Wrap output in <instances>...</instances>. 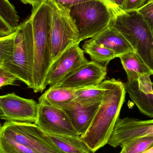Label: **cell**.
<instances>
[{"label": "cell", "mask_w": 153, "mask_h": 153, "mask_svg": "<svg viewBox=\"0 0 153 153\" xmlns=\"http://www.w3.org/2000/svg\"><path fill=\"white\" fill-rule=\"evenodd\" d=\"M24 4H29L32 7V12L37 10L46 0H20Z\"/></svg>", "instance_id": "4dcf8cb0"}, {"label": "cell", "mask_w": 153, "mask_h": 153, "mask_svg": "<svg viewBox=\"0 0 153 153\" xmlns=\"http://www.w3.org/2000/svg\"><path fill=\"white\" fill-rule=\"evenodd\" d=\"M15 31L0 38V67L12 60L15 46Z\"/></svg>", "instance_id": "7402d4cb"}, {"label": "cell", "mask_w": 153, "mask_h": 153, "mask_svg": "<svg viewBox=\"0 0 153 153\" xmlns=\"http://www.w3.org/2000/svg\"><path fill=\"white\" fill-rule=\"evenodd\" d=\"M46 2L49 10V23L53 63L67 48L80 44L79 34L69 8L55 0H46Z\"/></svg>", "instance_id": "5b68a950"}, {"label": "cell", "mask_w": 153, "mask_h": 153, "mask_svg": "<svg viewBox=\"0 0 153 153\" xmlns=\"http://www.w3.org/2000/svg\"><path fill=\"white\" fill-rule=\"evenodd\" d=\"M15 31L4 20L0 18V38L9 36Z\"/></svg>", "instance_id": "f1b7e54d"}, {"label": "cell", "mask_w": 153, "mask_h": 153, "mask_svg": "<svg viewBox=\"0 0 153 153\" xmlns=\"http://www.w3.org/2000/svg\"><path fill=\"white\" fill-rule=\"evenodd\" d=\"M110 27L120 32L153 73V34L137 10H120L113 13Z\"/></svg>", "instance_id": "3957f363"}, {"label": "cell", "mask_w": 153, "mask_h": 153, "mask_svg": "<svg viewBox=\"0 0 153 153\" xmlns=\"http://www.w3.org/2000/svg\"><path fill=\"white\" fill-rule=\"evenodd\" d=\"M0 136L39 153H63L35 123L6 121L1 126Z\"/></svg>", "instance_id": "52a82bcc"}, {"label": "cell", "mask_w": 153, "mask_h": 153, "mask_svg": "<svg viewBox=\"0 0 153 153\" xmlns=\"http://www.w3.org/2000/svg\"><path fill=\"white\" fill-rule=\"evenodd\" d=\"M39 103L32 99H25L14 93L0 97V118L12 122L36 123Z\"/></svg>", "instance_id": "ba28073f"}, {"label": "cell", "mask_w": 153, "mask_h": 153, "mask_svg": "<svg viewBox=\"0 0 153 153\" xmlns=\"http://www.w3.org/2000/svg\"><path fill=\"white\" fill-rule=\"evenodd\" d=\"M0 18L4 20L15 30L19 26V15L15 7L9 0H0Z\"/></svg>", "instance_id": "603a6c76"}, {"label": "cell", "mask_w": 153, "mask_h": 153, "mask_svg": "<svg viewBox=\"0 0 153 153\" xmlns=\"http://www.w3.org/2000/svg\"><path fill=\"white\" fill-rule=\"evenodd\" d=\"M153 2V0H148L147 3Z\"/></svg>", "instance_id": "e575fe53"}, {"label": "cell", "mask_w": 153, "mask_h": 153, "mask_svg": "<svg viewBox=\"0 0 153 153\" xmlns=\"http://www.w3.org/2000/svg\"><path fill=\"white\" fill-rule=\"evenodd\" d=\"M29 19L32 24L34 39L33 90L35 93L42 92L46 89L45 80L53 63L49 23V10L46 0L37 10L31 12Z\"/></svg>", "instance_id": "7a4b0ae2"}, {"label": "cell", "mask_w": 153, "mask_h": 153, "mask_svg": "<svg viewBox=\"0 0 153 153\" xmlns=\"http://www.w3.org/2000/svg\"><path fill=\"white\" fill-rule=\"evenodd\" d=\"M101 102L82 105L72 101L61 107L69 117L75 130L81 137L90 128Z\"/></svg>", "instance_id": "4fadbf2b"}, {"label": "cell", "mask_w": 153, "mask_h": 153, "mask_svg": "<svg viewBox=\"0 0 153 153\" xmlns=\"http://www.w3.org/2000/svg\"><path fill=\"white\" fill-rule=\"evenodd\" d=\"M148 0H125L122 10L125 11L138 10L147 3Z\"/></svg>", "instance_id": "484cf974"}, {"label": "cell", "mask_w": 153, "mask_h": 153, "mask_svg": "<svg viewBox=\"0 0 153 153\" xmlns=\"http://www.w3.org/2000/svg\"><path fill=\"white\" fill-rule=\"evenodd\" d=\"M82 48L84 53L89 55L92 61L106 66L111 60L116 58L114 52L95 43L91 39L84 42Z\"/></svg>", "instance_id": "d6986e66"}, {"label": "cell", "mask_w": 153, "mask_h": 153, "mask_svg": "<svg viewBox=\"0 0 153 153\" xmlns=\"http://www.w3.org/2000/svg\"><path fill=\"white\" fill-rule=\"evenodd\" d=\"M138 86L141 91L146 94H153L152 85L150 76L142 75L138 79Z\"/></svg>", "instance_id": "4316f807"}, {"label": "cell", "mask_w": 153, "mask_h": 153, "mask_svg": "<svg viewBox=\"0 0 153 153\" xmlns=\"http://www.w3.org/2000/svg\"><path fill=\"white\" fill-rule=\"evenodd\" d=\"M69 9L78 28L80 43L105 30L113 19V12L103 0H90Z\"/></svg>", "instance_id": "8992f818"}, {"label": "cell", "mask_w": 153, "mask_h": 153, "mask_svg": "<svg viewBox=\"0 0 153 153\" xmlns=\"http://www.w3.org/2000/svg\"><path fill=\"white\" fill-rule=\"evenodd\" d=\"M0 153H39L0 136Z\"/></svg>", "instance_id": "cb8c5ba5"}, {"label": "cell", "mask_w": 153, "mask_h": 153, "mask_svg": "<svg viewBox=\"0 0 153 153\" xmlns=\"http://www.w3.org/2000/svg\"><path fill=\"white\" fill-rule=\"evenodd\" d=\"M91 39L95 43L114 52L116 58H119L126 54L134 52L125 37L110 26Z\"/></svg>", "instance_id": "5bb4252c"}, {"label": "cell", "mask_w": 153, "mask_h": 153, "mask_svg": "<svg viewBox=\"0 0 153 153\" xmlns=\"http://www.w3.org/2000/svg\"><path fill=\"white\" fill-rule=\"evenodd\" d=\"M107 74V66L94 61H89L55 86L75 89L96 86L104 81Z\"/></svg>", "instance_id": "8fae6325"}, {"label": "cell", "mask_w": 153, "mask_h": 153, "mask_svg": "<svg viewBox=\"0 0 153 153\" xmlns=\"http://www.w3.org/2000/svg\"><path fill=\"white\" fill-rule=\"evenodd\" d=\"M47 134L63 153H93L81 137Z\"/></svg>", "instance_id": "ac0fdd59"}, {"label": "cell", "mask_w": 153, "mask_h": 153, "mask_svg": "<svg viewBox=\"0 0 153 153\" xmlns=\"http://www.w3.org/2000/svg\"><path fill=\"white\" fill-rule=\"evenodd\" d=\"M105 81L106 90L99 108L87 133L81 137L93 153L108 143L125 98L124 83L115 78Z\"/></svg>", "instance_id": "6da1fadb"}, {"label": "cell", "mask_w": 153, "mask_h": 153, "mask_svg": "<svg viewBox=\"0 0 153 153\" xmlns=\"http://www.w3.org/2000/svg\"><path fill=\"white\" fill-rule=\"evenodd\" d=\"M83 49L77 43L67 48L54 62L48 73L44 86L54 87L80 66L89 62Z\"/></svg>", "instance_id": "9c48e42d"}, {"label": "cell", "mask_w": 153, "mask_h": 153, "mask_svg": "<svg viewBox=\"0 0 153 153\" xmlns=\"http://www.w3.org/2000/svg\"><path fill=\"white\" fill-rule=\"evenodd\" d=\"M143 153H153V146L149 148L148 150H146V152Z\"/></svg>", "instance_id": "836d02e7"}, {"label": "cell", "mask_w": 153, "mask_h": 153, "mask_svg": "<svg viewBox=\"0 0 153 153\" xmlns=\"http://www.w3.org/2000/svg\"><path fill=\"white\" fill-rule=\"evenodd\" d=\"M153 136V120H143L133 118L119 119L108 144L120 146L125 143L142 137Z\"/></svg>", "instance_id": "7c38bea8"}, {"label": "cell", "mask_w": 153, "mask_h": 153, "mask_svg": "<svg viewBox=\"0 0 153 153\" xmlns=\"http://www.w3.org/2000/svg\"><path fill=\"white\" fill-rule=\"evenodd\" d=\"M126 91L140 112L153 118V94H146L139 89L138 80L124 83Z\"/></svg>", "instance_id": "e0dca14e"}, {"label": "cell", "mask_w": 153, "mask_h": 153, "mask_svg": "<svg viewBox=\"0 0 153 153\" xmlns=\"http://www.w3.org/2000/svg\"><path fill=\"white\" fill-rule=\"evenodd\" d=\"M105 90V81L96 86L77 89L73 101L82 105L102 102Z\"/></svg>", "instance_id": "ffe728a7"}, {"label": "cell", "mask_w": 153, "mask_h": 153, "mask_svg": "<svg viewBox=\"0 0 153 153\" xmlns=\"http://www.w3.org/2000/svg\"><path fill=\"white\" fill-rule=\"evenodd\" d=\"M15 46L12 60L0 69L16 76L30 88L33 89L34 39L31 21L20 24L15 31Z\"/></svg>", "instance_id": "277c9868"}, {"label": "cell", "mask_w": 153, "mask_h": 153, "mask_svg": "<svg viewBox=\"0 0 153 153\" xmlns=\"http://www.w3.org/2000/svg\"><path fill=\"white\" fill-rule=\"evenodd\" d=\"M119 58L128 82L138 80L142 75H153L151 69L134 52L126 54Z\"/></svg>", "instance_id": "2e32d148"}, {"label": "cell", "mask_w": 153, "mask_h": 153, "mask_svg": "<svg viewBox=\"0 0 153 153\" xmlns=\"http://www.w3.org/2000/svg\"><path fill=\"white\" fill-rule=\"evenodd\" d=\"M152 89H153V82L152 83Z\"/></svg>", "instance_id": "d590c367"}, {"label": "cell", "mask_w": 153, "mask_h": 153, "mask_svg": "<svg viewBox=\"0 0 153 153\" xmlns=\"http://www.w3.org/2000/svg\"><path fill=\"white\" fill-rule=\"evenodd\" d=\"M103 1L107 4L113 13L117 12L120 10H122L118 6L116 0H103Z\"/></svg>", "instance_id": "1f68e13d"}, {"label": "cell", "mask_w": 153, "mask_h": 153, "mask_svg": "<svg viewBox=\"0 0 153 153\" xmlns=\"http://www.w3.org/2000/svg\"><path fill=\"white\" fill-rule=\"evenodd\" d=\"M16 76L4 70L0 69V87L14 85L18 80Z\"/></svg>", "instance_id": "83f0119b"}, {"label": "cell", "mask_w": 153, "mask_h": 153, "mask_svg": "<svg viewBox=\"0 0 153 153\" xmlns=\"http://www.w3.org/2000/svg\"><path fill=\"white\" fill-rule=\"evenodd\" d=\"M58 3L67 8H71L72 6L90 0H55Z\"/></svg>", "instance_id": "f546056e"}, {"label": "cell", "mask_w": 153, "mask_h": 153, "mask_svg": "<svg viewBox=\"0 0 153 153\" xmlns=\"http://www.w3.org/2000/svg\"><path fill=\"white\" fill-rule=\"evenodd\" d=\"M152 146L153 136L142 137L125 143L119 153H143Z\"/></svg>", "instance_id": "44dd1931"}, {"label": "cell", "mask_w": 153, "mask_h": 153, "mask_svg": "<svg viewBox=\"0 0 153 153\" xmlns=\"http://www.w3.org/2000/svg\"><path fill=\"white\" fill-rule=\"evenodd\" d=\"M77 89L66 87H49L38 99L39 104L61 108L73 101Z\"/></svg>", "instance_id": "9a60e30c"}, {"label": "cell", "mask_w": 153, "mask_h": 153, "mask_svg": "<svg viewBox=\"0 0 153 153\" xmlns=\"http://www.w3.org/2000/svg\"><path fill=\"white\" fill-rule=\"evenodd\" d=\"M137 11L147 22L153 34V2L147 3Z\"/></svg>", "instance_id": "d4e9b609"}, {"label": "cell", "mask_w": 153, "mask_h": 153, "mask_svg": "<svg viewBox=\"0 0 153 153\" xmlns=\"http://www.w3.org/2000/svg\"><path fill=\"white\" fill-rule=\"evenodd\" d=\"M125 0H116L117 4L120 9L122 10Z\"/></svg>", "instance_id": "d6a6232c"}, {"label": "cell", "mask_w": 153, "mask_h": 153, "mask_svg": "<svg viewBox=\"0 0 153 153\" xmlns=\"http://www.w3.org/2000/svg\"><path fill=\"white\" fill-rule=\"evenodd\" d=\"M35 124L48 134L81 137L66 113L61 108L39 104Z\"/></svg>", "instance_id": "30bf717a"}]
</instances>
